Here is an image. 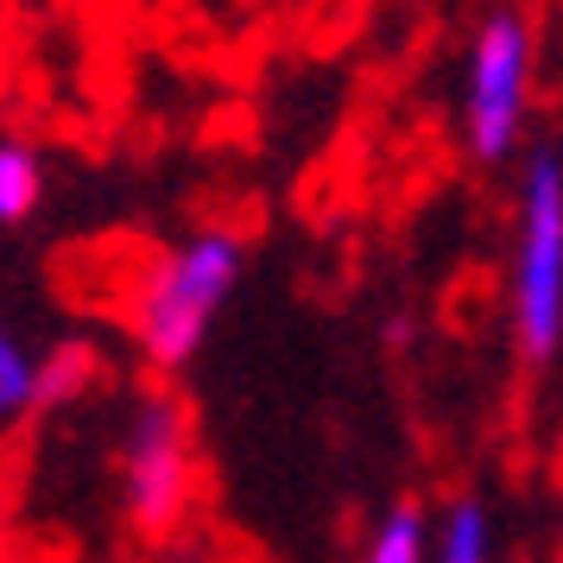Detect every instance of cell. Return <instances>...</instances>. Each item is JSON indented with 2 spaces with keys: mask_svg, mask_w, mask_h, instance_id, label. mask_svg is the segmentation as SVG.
I'll return each instance as SVG.
<instances>
[{
  "mask_svg": "<svg viewBox=\"0 0 563 563\" xmlns=\"http://www.w3.org/2000/svg\"><path fill=\"white\" fill-rule=\"evenodd\" d=\"M234 279H241V234L197 229L190 241L165 247L133 279V298H128V335L140 361L153 374H178L209 342V323L229 305Z\"/></svg>",
  "mask_w": 563,
  "mask_h": 563,
  "instance_id": "6da1fadb",
  "label": "cell"
},
{
  "mask_svg": "<svg viewBox=\"0 0 563 563\" xmlns=\"http://www.w3.org/2000/svg\"><path fill=\"white\" fill-rule=\"evenodd\" d=\"M512 342L526 361H551L563 342V146H526L519 229H512Z\"/></svg>",
  "mask_w": 563,
  "mask_h": 563,
  "instance_id": "7a4b0ae2",
  "label": "cell"
},
{
  "mask_svg": "<svg viewBox=\"0 0 563 563\" xmlns=\"http://www.w3.org/2000/svg\"><path fill=\"white\" fill-rule=\"evenodd\" d=\"M532 108V26L519 7H494L468 38L462 64V140L482 165H507L526 146Z\"/></svg>",
  "mask_w": 563,
  "mask_h": 563,
  "instance_id": "3957f363",
  "label": "cell"
},
{
  "mask_svg": "<svg viewBox=\"0 0 563 563\" xmlns=\"http://www.w3.org/2000/svg\"><path fill=\"white\" fill-rule=\"evenodd\" d=\"M190 424H184L178 399L165 393H140L121 437V507L140 538H172L190 512Z\"/></svg>",
  "mask_w": 563,
  "mask_h": 563,
  "instance_id": "277c9868",
  "label": "cell"
},
{
  "mask_svg": "<svg viewBox=\"0 0 563 563\" xmlns=\"http://www.w3.org/2000/svg\"><path fill=\"white\" fill-rule=\"evenodd\" d=\"M361 563H437V526L418 500H393L361 544Z\"/></svg>",
  "mask_w": 563,
  "mask_h": 563,
  "instance_id": "5b68a950",
  "label": "cell"
},
{
  "mask_svg": "<svg viewBox=\"0 0 563 563\" xmlns=\"http://www.w3.org/2000/svg\"><path fill=\"white\" fill-rule=\"evenodd\" d=\"M38 203H45V158L26 140H7L0 146V222L20 229Z\"/></svg>",
  "mask_w": 563,
  "mask_h": 563,
  "instance_id": "8992f818",
  "label": "cell"
},
{
  "mask_svg": "<svg viewBox=\"0 0 563 563\" xmlns=\"http://www.w3.org/2000/svg\"><path fill=\"white\" fill-rule=\"evenodd\" d=\"M494 558V526L475 494L450 500V512L437 519V563H487Z\"/></svg>",
  "mask_w": 563,
  "mask_h": 563,
  "instance_id": "52a82bcc",
  "label": "cell"
},
{
  "mask_svg": "<svg viewBox=\"0 0 563 563\" xmlns=\"http://www.w3.org/2000/svg\"><path fill=\"white\" fill-rule=\"evenodd\" d=\"M96 374V355H89V342H57L52 355H38V411L64 406V399H77L82 386Z\"/></svg>",
  "mask_w": 563,
  "mask_h": 563,
  "instance_id": "ba28073f",
  "label": "cell"
},
{
  "mask_svg": "<svg viewBox=\"0 0 563 563\" xmlns=\"http://www.w3.org/2000/svg\"><path fill=\"white\" fill-rule=\"evenodd\" d=\"M0 411L7 418L38 411V355L20 335H0Z\"/></svg>",
  "mask_w": 563,
  "mask_h": 563,
  "instance_id": "9c48e42d",
  "label": "cell"
}]
</instances>
